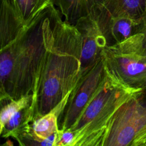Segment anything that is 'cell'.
<instances>
[{
  "mask_svg": "<svg viewBox=\"0 0 146 146\" xmlns=\"http://www.w3.org/2000/svg\"><path fill=\"white\" fill-rule=\"evenodd\" d=\"M59 11L54 3L50 4L1 49V102L33 92L43 59L52 40L54 23Z\"/></svg>",
  "mask_w": 146,
  "mask_h": 146,
  "instance_id": "cell-1",
  "label": "cell"
},
{
  "mask_svg": "<svg viewBox=\"0 0 146 146\" xmlns=\"http://www.w3.org/2000/svg\"><path fill=\"white\" fill-rule=\"evenodd\" d=\"M59 11L52 40L46 51L33 92L35 119L47 113L76 85L82 69V39L75 25L62 19Z\"/></svg>",
  "mask_w": 146,
  "mask_h": 146,
  "instance_id": "cell-2",
  "label": "cell"
},
{
  "mask_svg": "<svg viewBox=\"0 0 146 146\" xmlns=\"http://www.w3.org/2000/svg\"><path fill=\"white\" fill-rule=\"evenodd\" d=\"M134 93L121 86L107 73L104 82L70 129L74 132L72 146H101L113 115Z\"/></svg>",
  "mask_w": 146,
  "mask_h": 146,
  "instance_id": "cell-3",
  "label": "cell"
},
{
  "mask_svg": "<svg viewBox=\"0 0 146 146\" xmlns=\"http://www.w3.org/2000/svg\"><path fill=\"white\" fill-rule=\"evenodd\" d=\"M101 55L107 73L121 86L133 92L146 86V51L141 33L106 46Z\"/></svg>",
  "mask_w": 146,
  "mask_h": 146,
  "instance_id": "cell-4",
  "label": "cell"
},
{
  "mask_svg": "<svg viewBox=\"0 0 146 146\" xmlns=\"http://www.w3.org/2000/svg\"><path fill=\"white\" fill-rule=\"evenodd\" d=\"M146 139V104L135 93L117 110L101 146H143Z\"/></svg>",
  "mask_w": 146,
  "mask_h": 146,
  "instance_id": "cell-5",
  "label": "cell"
},
{
  "mask_svg": "<svg viewBox=\"0 0 146 146\" xmlns=\"http://www.w3.org/2000/svg\"><path fill=\"white\" fill-rule=\"evenodd\" d=\"M107 72L101 58L81 74L58 117L60 129H71L104 82Z\"/></svg>",
  "mask_w": 146,
  "mask_h": 146,
  "instance_id": "cell-6",
  "label": "cell"
},
{
  "mask_svg": "<svg viewBox=\"0 0 146 146\" xmlns=\"http://www.w3.org/2000/svg\"><path fill=\"white\" fill-rule=\"evenodd\" d=\"M82 39L81 74L93 66L101 58L107 42L94 17L88 15L79 18L75 25Z\"/></svg>",
  "mask_w": 146,
  "mask_h": 146,
  "instance_id": "cell-7",
  "label": "cell"
},
{
  "mask_svg": "<svg viewBox=\"0 0 146 146\" xmlns=\"http://www.w3.org/2000/svg\"><path fill=\"white\" fill-rule=\"evenodd\" d=\"M91 10L110 17H127L141 21L146 18V0H92Z\"/></svg>",
  "mask_w": 146,
  "mask_h": 146,
  "instance_id": "cell-8",
  "label": "cell"
},
{
  "mask_svg": "<svg viewBox=\"0 0 146 146\" xmlns=\"http://www.w3.org/2000/svg\"><path fill=\"white\" fill-rule=\"evenodd\" d=\"M26 25L17 11L14 0H1V49L11 42Z\"/></svg>",
  "mask_w": 146,
  "mask_h": 146,
  "instance_id": "cell-9",
  "label": "cell"
},
{
  "mask_svg": "<svg viewBox=\"0 0 146 146\" xmlns=\"http://www.w3.org/2000/svg\"><path fill=\"white\" fill-rule=\"evenodd\" d=\"M68 95L55 108L31 123L35 135L40 139L47 140L59 131L58 117L68 99Z\"/></svg>",
  "mask_w": 146,
  "mask_h": 146,
  "instance_id": "cell-10",
  "label": "cell"
},
{
  "mask_svg": "<svg viewBox=\"0 0 146 146\" xmlns=\"http://www.w3.org/2000/svg\"><path fill=\"white\" fill-rule=\"evenodd\" d=\"M35 119V107L34 102L21 109L14 113L0 128L1 136L5 138L15 136L32 123Z\"/></svg>",
  "mask_w": 146,
  "mask_h": 146,
  "instance_id": "cell-11",
  "label": "cell"
},
{
  "mask_svg": "<svg viewBox=\"0 0 146 146\" xmlns=\"http://www.w3.org/2000/svg\"><path fill=\"white\" fill-rule=\"evenodd\" d=\"M64 21L75 25L78 20L89 14L92 5V0H54Z\"/></svg>",
  "mask_w": 146,
  "mask_h": 146,
  "instance_id": "cell-12",
  "label": "cell"
},
{
  "mask_svg": "<svg viewBox=\"0 0 146 146\" xmlns=\"http://www.w3.org/2000/svg\"><path fill=\"white\" fill-rule=\"evenodd\" d=\"M18 13L26 25L42 10L53 3L54 0H14Z\"/></svg>",
  "mask_w": 146,
  "mask_h": 146,
  "instance_id": "cell-13",
  "label": "cell"
},
{
  "mask_svg": "<svg viewBox=\"0 0 146 146\" xmlns=\"http://www.w3.org/2000/svg\"><path fill=\"white\" fill-rule=\"evenodd\" d=\"M34 102L33 93L24 96L18 99L9 101H2L0 113V128L8 121V120L21 109L29 106Z\"/></svg>",
  "mask_w": 146,
  "mask_h": 146,
  "instance_id": "cell-14",
  "label": "cell"
},
{
  "mask_svg": "<svg viewBox=\"0 0 146 146\" xmlns=\"http://www.w3.org/2000/svg\"><path fill=\"white\" fill-rule=\"evenodd\" d=\"M57 133V132H56ZM56 133L47 140H42L34 133L31 124L18 132L14 137L20 145H46L55 146Z\"/></svg>",
  "mask_w": 146,
  "mask_h": 146,
  "instance_id": "cell-15",
  "label": "cell"
},
{
  "mask_svg": "<svg viewBox=\"0 0 146 146\" xmlns=\"http://www.w3.org/2000/svg\"><path fill=\"white\" fill-rule=\"evenodd\" d=\"M74 139V132L70 129H59L56 133L55 146H72Z\"/></svg>",
  "mask_w": 146,
  "mask_h": 146,
  "instance_id": "cell-16",
  "label": "cell"
},
{
  "mask_svg": "<svg viewBox=\"0 0 146 146\" xmlns=\"http://www.w3.org/2000/svg\"><path fill=\"white\" fill-rule=\"evenodd\" d=\"M138 32L141 33L143 35V44L146 51V18L143 19L140 22Z\"/></svg>",
  "mask_w": 146,
  "mask_h": 146,
  "instance_id": "cell-17",
  "label": "cell"
},
{
  "mask_svg": "<svg viewBox=\"0 0 146 146\" xmlns=\"http://www.w3.org/2000/svg\"><path fill=\"white\" fill-rule=\"evenodd\" d=\"M135 95L141 103L146 104V86L139 91L135 92Z\"/></svg>",
  "mask_w": 146,
  "mask_h": 146,
  "instance_id": "cell-18",
  "label": "cell"
},
{
  "mask_svg": "<svg viewBox=\"0 0 146 146\" xmlns=\"http://www.w3.org/2000/svg\"><path fill=\"white\" fill-rule=\"evenodd\" d=\"M143 146H146V139H145V141L143 144Z\"/></svg>",
  "mask_w": 146,
  "mask_h": 146,
  "instance_id": "cell-19",
  "label": "cell"
}]
</instances>
